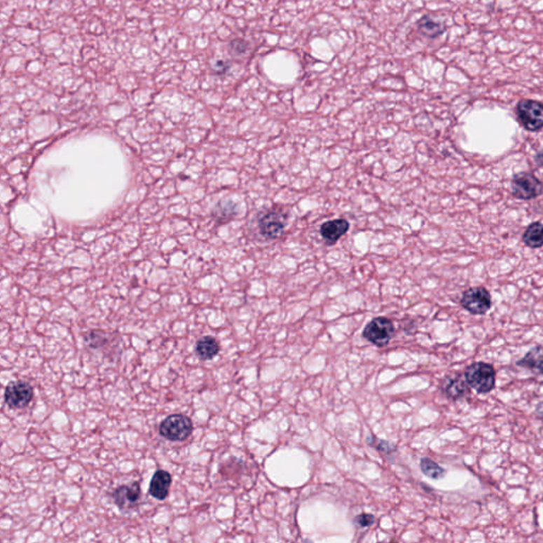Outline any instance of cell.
I'll return each instance as SVG.
<instances>
[{
	"label": "cell",
	"mask_w": 543,
	"mask_h": 543,
	"mask_svg": "<svg viewBox=\"0 0 543 543\" xmlns=\"http://www.w3.org/2000/svg\"><path fill=\"white\" fill-rule=\"evenodd\" d=\"M495 367L489 363H474L465 371V380L479 394L490 393L495 389Z\"/></svg>",
	"instance_id": "cell-1"
},
{
	"label": "cell",
	"mask_w": 543,
	"mask_h": 543,
	"mask_svg": "<svg viewBox=\"0 0 543 543\" xmlns=\"http://www.w3.org/2000/svg\"><path fill=\"white\" fill-rule=\"evenodd\" d=\"M193 430L191 419L185 415L173 414L167 417L160 425V434L171 441H186Z\"/></svg>",
	"instance_id": "cell-2"
},
{
	"label": "cell",
	"mask_w": 543,
	"mask_h": 543,
	"mask_svg": "<svg viewBox=\"0 0 543 543\" xmlns=\"http://www.w3.org/2000/svg\"><path fill=\"white\" fill-rule=\"evenodd\" d=\"M518 118L528 131L536 132L543 128V104L532 99H523L516 107Z\"/></svg>",
	"instance_id": "cell-3"
},
{
	"label": "cell",
	"mask_w": 543,
	"mask_h": 543,
	"mask_svg": "<svg viewBox=\"0 0 543 543\" xmlns=\"http://www.w3.org/2000/svg\"><path fill=\"white\" fill-rule=\"evenodd\" d=\"M288 222V216L282 209H270L262 214L258 220L260 233L268 240H275L284 234Z\"/></svg>",
	"instance_id": "cell-4"
},
{
	"label": "cell",
	"mask_w": 543,
	"mask_h": 543,
	"mask_svg": "<svg viewBox=\"0 0 543 543\" xmlns=\"http://www.w3.org/2000/svg\"><path fill=\"white\" fill-rule=\"evenodd\" d=\"M541 181L532 173L521 172L514 177L511 181V192L514 197L520 200H532L542 193Z\"/></svg>",
	"instance_id": "cell-5"
},
{
	"label": "cell",
	"mask_w": 543,
	"mask_h": 543,
	"mask_svg": "<svg viewBox=\"0 0 543 543\" xmlns=\"http://www.w3.org/2000/svg\"><path fill=\"white\" fill-rule=\"evenodd\" d=\"M460 305L472 315H485L491 308L490 293L483 287L470 288L462 294Z\"/></svg>",
	"instance_id": "cell-6"
},
{
	"label": "cell",
	"mask_w": 543,
	"mask_h": 543,
	"mask_svg": "<svg viewBox=\"0 0 543 543\" xmlns=\"http://www.w3.org/2000/svg\"><path fill=\"white\" fill-rule=\"evenodd\" d=\"M395 328L393 322L387 317H376L363 331V336L373 344L379 347L386 346L394 336Z\"/></svg>",
	"instance_id": "cell-7"
},
{
	"label": "cell",
	"mask_w": 543,
	"mask_h": 543,
	"mask_svg": "<svg viewBox=\"0 0 543 543\" xmlns=\"http://www.w3.org/2000/svg\"><path fill=\"white\" fill-rule=\"evenodd\" d=\"M32 399L33 389L28 382L12 381L6 387L5 401L11 408H26Z\"/></svg>",
	"instance_id": "cell-8"
},
{
	"label": "cell",
	"mask_w": 543,
	"mask_h": 543,
	"mask_svg": "<svg viewBox=\"0 0 543 543\" xmlns=\"http://www.w3.org/2000/svg\"><path fill=\"white\" fill-rule=\"evenodd\" d=\"M142 495V489L138 482H133L131 485H121L114 490L113 499L116 507L123 509H131L136 507Z\"/></svg>",
	"instance_id": "cell-9"
},
{
	"label": "cell",
	"mask_w": 543,
	"mask_h": 543,
	"mask_svg": "<svg viewBox=\"0 0 543 543\" xmlns=\"http://www.w3.org/2000/svg\"><path fill=\"white\" fill-rule=\"evenodd\" d=\"M349 222L345 219L327 221L319 228L322 237L328 245H334L349 231Z\"/></svg>",
	"instance_id": "cell-10"
},
{
	"label": "cell",
	"mask_w": 543,
	"mask_h": 543,
	"mask_svg": "<svg viewBox=\"0 0 543 543\" xmlns=\"http://www.w3.org/2000/svg\"><path fill=\"white\" fill-rule=\"evenodd\" d=\"M171 484H172V476L166 470H158L151 479L149 493L154 499L163 501L168 497Z\"/></svg>",
	"instance_id": "cell-11"
},
{
	"label": "cell",
	"mask_w": 543,
	"mask_h": 543,
	"mask_svg": "<svg viewBox=\"0 0 543 543\" xmlns=\"http://www.w3.org/2000/svg\"><path fill=\"white\" fill-rule=\"evenodd\" d=\"M443 392L448 398L458 400L469 393L467 382L460 377H447L443 381Z\"/></svg>",
	"instance_id": "cell-12"
},
{
	"label": "cell",
	"mask_w": 543,
	"mask_h": 543,
	"mask_svg": "<svg viewBox=\"0 0 543 543\" xmlns=\"http://www.w3.org/2000/svg\"><path fill=\"white\" fill-rule=\"evenodd\" d=\"M517 365L539 375H543V347H532L523 358L517 361Z\"/></svg>",
	"instance_id": "cell-13"
},
{
	"label": "cell",
	"mask_w": 543,
	"mask_h": 543,
	"mask_svg": "<svg viewBox=\"0 0 543 543\" xmlns=\"http://www.w3.org/2000/svg\"><path fill=\"white\" fill-rule=\"evenodd\" d=\"M220 352L218 341L212 336H203L195 344V354L201 360L208 361L214 359Z\"/></svg>",
	"instance_id": "cell-14"
},
{
	"label": "cell",
	"mask_w": 543,
	"mask_h": 543,
	"mask_svg": "<svg viewBox=\"0 0 543 543\" xmlns=\"http://www.w3.org/2000/svg\"><path fill=\"white\" fill-rule=\"evenodd\" d=\"M417 28L423 36L428 39H437L445 33L446 26L443 22H437L430 16L425 15L417 22Z\"/></svg>",
	"instance_id": "cell-15"
},
{
	"label": "cell",
	"mask_w": 543,
	"mask_h": 543,
	"mask_svg": "<svg viewBox=\"0 0 543 543\" xmlns=\"http://www.w3.org/2000/svg\"><path fill=\"white\" fill-rule=\"evenodd\" d=\"M523 242L530 249L543 247V224L540 222L528 225L523 234Z\"/></svg>",
	"instance_id": "cell-16"
},
{
	"label": "cell",
	"mask_w": 543,
	"mask_h": 543,
	"mask_svg": "<svg viewBox=\"0 0 543 543\" xmlns=\"http://www.w3.org/2000/svg\"><path fill=\"white\" fill-rule=\"evenodd\" d=\"M86 345L92 349H100L109 343L111 334L101 330H90L84 336Z\"/></svg>",
	"instance_id": "cell-17"
},
{
	"label": "cell",
	"mask_w": 543,
	"mask_h": 543,
	"mask_svg": "<svg viewBox=\"0 0 543 543\" xmlns=\"http://www.w3.org/2000/svg\"><path fill=\"white\" fill-rule=\"evenodd\" d=\"M420 469L425 476L433 480H439L445 476V470L437 462L428 458H423L420 460Z\"/></svg>",
	"instance_id": "cell-18"
},
{
	"label": "cell",
	"mask_w": 543,
	"mask_h": 543,
	"mask_svg": "<svg viewBox=\"0 0 543 543\" xmlns=\"http://www.w3.org/2000/svg\"><path fill=\"white\" fill-rule=\"evenodd\" d=\"M249 44L247 41L242 40V39H236V40L231 41L229 43V51L231 55H242L249 50Z\"/></svg>",
	"instance_id": "cell-19"
},
{
	"label": "cell",
	"mask_w": 543,
	"mask_h": 543,
	"mask_svg": "<svg viewBox=\"0 0 543 543\" xmlns=\"http://www.w3.org/2000/svg\"><path fill=\"white\" fill-rule=\"evenodd\" d=\"M373 522H375V517L373 515H369V514H362V515L357 516L356 519H355V523L360 526V528L371 526V524H373Z\"/></svg>",
	"instance_id": "cell-20"
},
{
	"label": "cell",
	"mask_w": 543,
	"mask_h": 543,
	"mask_svg": "<svg viewBox=\"0 0 543 543\" xmlns=\"http://www.w3.org/2000/svg\"><path fill=\"white\" fill-rule=\"evenodd\" d=\"M379 443H377V447L379 448L380 451L385 452V453H390V452L395 451V447H394L393 445H391L390 443H386V441H378Z\"/></svg>",
	"instance_id": "cell-21"
},
{
	"label": "cell",
	"mask_w": 543,
	"mask_h": 543,
	"mask_svg": "<svg viewBox=\"0 0 543 543\" xmlns=\"http://www.w3.org/2000/svg\"><path fill=\"white\" fill-rule=\"evenodd\" d=\"M535 416L539 420L543 421V401L539 402L537 404L536 408H535Z\"/></svg>",
	"instance_id": "cell-22"
},
{
	"label": "cell",
	"mask_w": 543,
	"mask_h": 543,
	"mask_svg": "<svg viewBox=\"0 0 543 543\" xmlns=\"http://www.w3.org/2000/svg\"><path fill=\"white\" fill-rule=\"evenodd\" d=\"M223 64H224V62H218V63H216V67H214L216 70H218L219 74H222V72H224L225 70L228 68V65H227V64H225L224 66H222Z\"/></svg>",
	"instance_id": "cell-23"
},
{
	"label": "cell",
	"mask_w": 543,
	"mask_h": 543,
	"mask_svg": "<svg viewBox=\"0 0 543 543\" xmlns=\"http://www.w3.org/2000/svg\"><path fill=\"white\" fill-rule=\"evenodd\" d=\"M535 160H536L537 165H538L539 167L543 166V150L540 151V152L536 155Z\"/></svg>",
	"instance_id": "cell-24"
}]
</instances>
